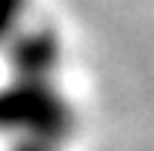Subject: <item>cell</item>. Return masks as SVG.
<instances>
[{
	"label": "cell",
	"mask_w": 154,
	"mask_h": 151,
	"mask_svg": "<svg viewBox=\"0 0 154 151\" xmlns=\"http://www.w3.org/2000/svg\"><path fill=\"white\" fill-rule=\"evenodd\" d=\"M30 12V0H0V39L15 45L0 86V133L12 151H65L77 113L59 83L62 45L51 27L33 24Z\"/></svg>",
	"instance_id": "cell-1"
}]
</instances>
